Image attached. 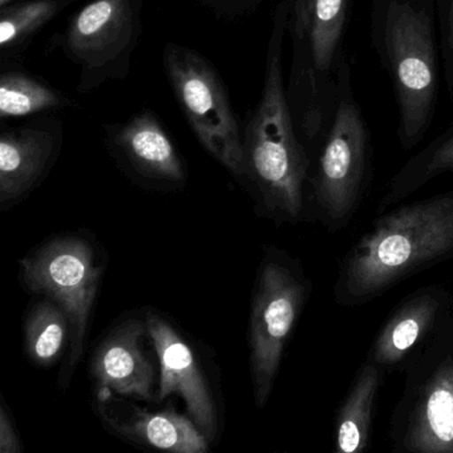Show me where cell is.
Returning a JSON list of instances; mask_svg holds the SVG:
<instances>
[{"instance_id": "6", "label": "cell", "mask_w": 453, "mask_h": 453, "mask_svg": "<svg viewBox=\"0 0 453 453\" xmlns=\"http://www.w3.org/2000/svg\"><path fill=\"white\" fill-rule=\"evenodd\" d=\"M142 7L144 0H89L52 38L50 46L79 68V95L129 78L144 31Z\"/></svg>"}, {"instance_id": "3", "label": "cell", "mask_w": 453, "mask_h": 453, "mask_svg": "<svg viewBox=\"0 0 453 453\" xmlns=\"http://www.w3.org/2000/svg\"><path fill=\"white\" fill-rule=\"evenodd\" d=\"M453 253V193L400 208L375 222L349 251L341 294L367 299L423 265Z\"/></svg>"}, {"instance_id": "17", "label": "cell", "mask_w": 453, "mask_h": 453, "mask_svg": "<svg viewBox=\"0 0 453 453\" xmlns=\"http://www.w3.org/2000/svg\"><path fill=\"white\" fill-rule=\"evenodd\" d=\"M79 0H17L0 9L2 62L19 59L33 39Z\"/></svg>"}, {"instance_id": "7", "label": "cell", "mask_w": 453, "mask_h": 453, "mask_svg": "<svg viewBox=\"0 0 453 453\" xmlns=\"http://www.w3.org/2000/svg\"><path fill=\"white\" fill-rule=\"evenodd\" d=\"M371 132L355 99L351 68L344 73L338 104L319 145L314 196L330 225L347 221L370 172Z\"/></svg>"}, {"instance_id": "25", "label": "cell", "mask_w": 453, "mask_h": 453, "mask_svg": "<svg viewBox=\"0 0 453 453\" xmlns=\"http://www.w3.org/2000/svg\"><path fill=\"white\" fill-rule=\"evenodd\" d=\"M290 23H288V35L291 38L299 35L306 27L311 10L312 0H290Z\"/></svg>"}, {"instance_id": "10", "label": "cell", "mask_w": 453, "mask_h": 453, "mask_svg": "<svg viewBox=\"0 0 453 453\" xmlns=\"http://www.w3.org/2000/svg\"><path fill=\"white\" fill-rule=\"evenodd\" d=\"M65 142L62 119L35 116L0 134V203H19L51 171Z\"/></svg>"}, {"instance_id": "8", "label": "cell", "mask_w": 453, "mask_h": 453, "mask_svg": "<svg viewBox=\"0 0 453 453\" xmlns=\"http://www.w3.org/2000/svg\"><path fill=\"white\" fill-rule=\"evenodd\" d=\"M20 265L25 285L57 302L70 319L68 368L73 371L83 354L102 274L94 250L81 238H58L28 254Z\"/></svg>"}, {"instance_id": "19", "label": "cell", "mask_w": 453, "mask_h": 453, "mask_svg": "<svg viewBox=\"0 0 453 453\" xmlns=\"http://www.w3.org/2000/svg\"><path fill=\"white\" fill-rule=\"evenodd\" d=\"M439 310V302L421 296L405 304L381 331L373 346V360L379 365L399 362L428 330Z\"/></svg>"}, {"instance_id": "14", "label": "cell", "mask_w": 453, "mask_h": 453, "mask_svg": "<svg viewBox=\"0 0 453 453\" xmlns=\"http://www.w3.org/2000/svg\"><path fill=\"white\" fill-rule=\"evenodd\" d=\"M404 447L411 452L453 453V362H445L424 388Z\"/></svg>"}, {"instance_id": "15", "label": "cell", "mask_w": 453, "mask_h": 453, "mask_svg": "<svg viewBox=\"0 0 453 453\" xmlns=\"http://www.w3.org/2000/svg\"><path fill=\"white\" fill-rule=\"evenodd\" d=\"M104 420L121 436L176 453H203L209 440L190 418L174 410L148 412L134 408L127 418L105 415Z\"/></svg>"}, {"instance_id": "9", "label": "cell", "mask_w": 453, "mask_h": 453, "mask_svg": "<svg viewBox=\"0 0 453 453\" xmlns=\"http://www.w3.org/2000/svg\"><path fill=\"white\" fill-rule=\"evenodd\" d=\"M303 283L278 262L259 274L250 317V362L254 400L264 407L282 360L288 335L303 302Z\"/></svg>"}, {"instance_id": "21", "label": "cell", "mask_w": 453, "mask_h": 453, "mask_svg": "<svg viewBox=\"0 0 453 453\" xmlns=\"http://www.w3.org/2000/svg\"><path fill=\"white\" fill-rule=\"evenodd\" d=\"M448 172H453V123L405 164L395 177L392 192H411Z\"/></svg>"}, {"instance_id": "12", "label": "cell", "mask_w": 453, "mask_h": 453, "mask_svg": "<svg viewBox=\"0 0 453 453\" xmlns=\"http://www.w3.org/2000/svg\"><path fill=\"white\" fill-rule=\"evenodd\" d=\"M111 155L129 172L150 181L181 184L187 168L160 116L142 108L124 121L104 126Z\"/></svg>"}, {"instance_id": "22", "label": "cell", "mask_w": 453, "mask_h": 453, "mask_svg": "<svg viewBox=\"0 0 453 453\" xmlns=\"http://www.w3.org/2000/svg\"><path fill=\"white\" fill-rule=\"evenodd\" d=\"M436 17L442 73L453 97V0H436Z\"/></svg>"}, {"instance_id": "26", "label": "cell", "mask_w": 453, "mask_h": 453, "mask_svg": "<svg viewBox=\"0 0 453 453\" xmlns=\"http://www.w3.org/2000/svg\"><path fill=\"white\" fill-rule=\"evenodd\" d=\"M17 0H0V9L10 6V4H15Z\"/></svg>"}, {"instance_id": "23", "label": "cell", "mask_w": 453, "mask_h": 453, "mask_svg": "<svg viewBox=\"0 0 453 453\" xmlns=\"http://www.w3.org/2000/svg\"><path fill=\"white\" fill-rule=\"evenodd\" d=\"M217 19L234 20L258 12L266 0H192Z\"/></svg>"}, {"instance_id": "4", "label": "cell", "mask_w": 453, "mask_h": 453, "mask_svg": "<svg viewBox=\"0 0 453 453\" xmlns=\"http://www.w3.org/2000/svg\"><path fill=\"white\" fill-rule=\"evenodd\" d=\"M352 0H312L306 27L293 42L288 102L303 142L319 147L333 120L344 73V39Z\"/></svg>"}, {"instance_id": "5", "label": "cell", "mask_w": 453, "mask_h": 453, "mask_svg": "<svg viewBox=\"0 0 453 453\" xmlns=\"http://www.w3.org/2000/svg\"><path fill=\"white\" fill-rule=\"evenodd\" d=\"M161 60L174 99L201 147L233 176L251 182L240 118L213 63L174 42L165 44Z\"/></svg>"}, {"instance_id": "2", "label": "cell", "mask_w": 453, "mask_h": 453, "mask_svg": "<svg viewBox=\"0 0 453 453\" xmlns=\"http://www.w3.org/2000/svg\"><path fill=\"white\" fill-rule=\"evenodd\" d=\"M371 46L394 87L404 150L431 128L439 89L436 0H371Z\"/></svg>"}, {"instance_id": "16", "label": "cell", "mask_w": 453, "mask_h": 453, "mask_svg": "<svg viewBox=\"0 0 453 453\" xmlns=\"http://www.w3.org/2000/svg\"><path fill=\"white\" fill-rule=\"evenodd\" d=\"M81 103L44 79L18 68L0 75V120L31 119L58 111L79 110Z\"/></svg>"}, {"instance_id": "18", "label": "cell", "mask_w": 453, "mask_h": 453, "mask_svg": "<svg viewBox=\"0 0 453 453\" xmlns=\"http://www.w3.org/2000/svg\"><path fill=\"white\" fill-rule=\"evenodd\" d=\"M379 384L380 372L378 367L365 365L336 418V450L339 452H362L367 447L373 400Z\"/></svg>"}, {"instance_id": "13", "label": "cell", "mask_w": 453, "mask_h": 453, "mask_svg": "<svg viewBox=\"0 0 453 453\" xmlns=\"http://www.w3.org/2000/svg\"><path fill=\"white\" fill-rule=\"evenodd\" d=\"M147 323L127 320L113 328L99 344L91 360V372L100 395L155 400V367L144 351Z\"/></svg>"}, {"instance_id": "1", "label": "cell", "mask_w": 453, "mask_h": 453, "mask_svg": "<svg viewBox=\"0 0 453 453\" xmlns=\"http://www.w3.org/2000/svg\"><path fill=\"white\" fill-rule=\"evenodd\" d=\"M290 10V0H280L273 12L261 96L243 127V145L251 184L267 209L293 221L303 209L310 158L294 120L283 76Z\"/></svg>"}, {"instance_id": "20", "label": "cell", "mask_w": 453, "mask_h": 453, "mask_svg": "<svg viewBox=\"0 0 453 453\" xmlns=\"http://www.w3.org/2000/svg\"><path fill=\"white\" fill-rule=\"evenodd\" d=\"M68 336L70 319L57 302L49 298L34 307L26 322V349L34 363L44 367L57 363Z\"/></svg>"}, {"instance_id": "24", "label": "cell", "mask_w": 453, "mask_h": 453, "mask_svg": "<svg viewBox=\"0 0 453 453\" xmlns=\"http://www.w3.org/2000/svg\"><path fill=\"white\" fill-rule=\"evenodd\" d=\"M22 450V440L18 436L12 415L4 404L0 408V453H20Z\"/></svg>"}, {"instance_id": "11", "label": "cell", "mask_w": 453, "mask_h": 453, "mask_svg": "<svg viewBox=\"0 0 453 453\" xmlns=\"http://www.w3.org/2000/svg\"><path fill=\"white\" fill-rule=\"evenodd\" d=\"M145 323L160 362V387L156 399L161 402L173 394L181 396L188 415L211 441L219 431L217 410L195 352L164 318L150 312Z\"/></svg>"}]
</instances>
